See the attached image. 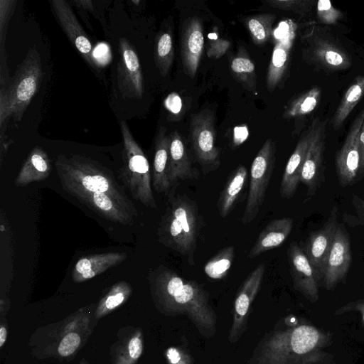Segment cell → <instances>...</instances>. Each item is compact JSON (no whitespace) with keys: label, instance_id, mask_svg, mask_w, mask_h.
Masks as SVG:
<instances>
[{"label":"cell","instance_id":"41","mask_svg":"<svg viewBox=\"0 0 364 364\" xmlns=\"http://www.w3.org/2000/svg\"><path fill=\"white\" fill-rule=\"evenodd\" d=\"M351 203L355 210L360 223L364 225V199L353 193L352 194Z\"/></svg>","mask_w":364,"mask_h":364},{"label":"cell","instance_id":"27","mask_svg":"<svg viewBox=\"0 0 364 364\" xmlns=\"http://www.w3.org/2000/svg\"><path fill=\"white\" fill-rule=\"evenodd\" d=\"M230 68L233 77L246 89L254 90L256 87V75L254 63L246 50L240 48L238 53L232 59Z\"/></svg>","mask_w":364,"mask_h":364},{"label":"cell","instance_id":"22","mask_svg":"<svg viewBox=\"0 0 364 364\" xmlns=\"http://www.w3.org/2000/svg\"><path fill=\"white\" fill-rule=\"evenodd\" d=\"M166 131L164 127H161L156 135L152 183L157 193L168 195L172 188L169 179L170 138Z\"/></svg>","mask_w":364,"mask_h":364},{"label":"cell","instance_id":"47","mask_svg":"<svg viewBox=\"0 0 364 364\" xmlns=\"http://www.w3.org/2000/svg\"><path fill=\"white\" fill-rule=\"evenodd\" d=\"M80 364H87L85 360H82Z\"/></svg>","mask_w":364,"mask_h":364},{"label":"cell","instance_id":"44","mask_svg":"<svg viewBox=\"0 0 364 364\" xmlns=\"http://www.w3.org/2000/svg\"><path fill=\"white\" fill-rule=\"evenodd\" d=\"M167 107L171 112L177 113L181 109V102L180 97L175 93L171 94L167 98Z\"/></svg>","mask_w":364,"mask_h":364},{"label":"cell","instance_id":"38","mask_svg":"<svg viewBox=\"0 0 364 364\" xmlns=\"http://www.w3.org/2000/svg\"><path fill=\"white\" fill-rule=\"evenodd\" d=\"M168 364H193L191 353L183 347L171 346L166 351Z\"/></svg>","mask_w":364,"mask_h":364},{"label":"cell","instance_id":"31","mask_svg":"<svg viewBox=\"0 0 364 364\" xmlns=\"http://www.w3.org/2000/svg\"><path fill=\"white\" fill-rule=\"evenodd\" d=\"M314 54L319 61L331 68L346 69L350 64L343 51L328 42H318L314 48Z\"/></svg>","mask_w":364,"mask_h":364},{"label":"cell","instance_id":"21","mask_svg":"<svg viewBox=\"0 0 364 364\" xmlns=\"http://www.w3.org/2000/svg\"><path fill=\"white\" fill-rule=\"evenodd\" d=\"M296 26L291 21L287 32L275 43L267 76V87L272 92L282 80L288 65L290 49L292 46Z\"/></svg>","mask_w":364,"mask_h":364},{"label":"cell","instance_id":"13","mask_svg":"<svg viewBox=\"0 0 364 364\" xmlns=\"http://www.w3.org/2000/svg\"><path fill=\"white\" fill-rule=\"evenodd\" d=\"M338 208L334 205L324 225L309 235L304 249L318 282L323 281L326 259L337 230Z\"/></svg>","mask_w":364,"mask_h":364},{"label":"cell","instance_id":"18","mask_svg":"<svg viewBox=\"0 0 364 364\" xmlns=\"http://www.w3.org/2000/svg\"><path fill=\"white\" fill-rule=\"evenodd\" d=\"M318 125L315 123L299 140L290 156L282 178L279 192L282 198H290L296 191L300 182L302 166L309 146L317 132Z\"/></svg>","mask_w":364,"mask_h":364},{"label":"cell","instance_id":"36","mask_svg":"<svg viewBox=\"0 0 364 364\" xmlns=\"http://www.w3.org/2000/svg\"><path fill=\"white\" fill-rule=\"evenodd\" d=\"M16 1H0V46L1 50H4L5 38L9 20L15 7Z\"/></svg>","mask_w":364,"mask_h":364},{"label":"cell","instance_id":"11","mask_svg":"<svg viewBox=\"0 0 364 364\" xmlns=\"http://www.w3.org/2000/svg\"><path fill=\"white\" fill-rule=\"evenodd\" d=\"M265 272V265L259 264L247 277L236 295L234 302L232 324L230 328L228 341L237 342L247 327L250 309L259 292Z\"/></svg>","mask_w":364,"mask_h":364},{"label":"cell","instance_id":"14","mask_svg":"<svg viewBox=\"0 0 364 364\" xmlns=\"http://www.w3.org/2000/svg\"><path fill=\"white\" fill-rule=\"evenodd\" d=\"M52 13L68 40L92 66L95 65L92 45L70 5L65 0H50Z\"/></svg>","mask_w":364,"mask_h":364},{"label":"cell","instance_id":"1","mask_svg":"<svg viewBox=\"0 0 364 364\" xmlns=\"http://www.w3.org/2000/svg\"><path fill=\"white\" fill-rule=\"evenodd\" d=\"M149 280L153 299L162 314L186 315L203 336L215 334L217 316L210 305L208 293L198 283L163 264L150 271Z\"/></svg>","mask_w":364,"mask_h":364},{"label":"cell","instance_id":"24","mask_svg":"<svg viewBox=\"0 0 364 364\" xmlns=\"http://www.w3.org/2000/svg\"><path fill=\"white\" fill-rule=\"evenodd\" d=\"M52 171V164L47 152L41 146L32 149L23 164L14 183L17 187L46 180Z\"/></svg>","mask_w":364,"mask_h":364},{"label":"cell","instance_id":"4","mask_svg":"<svg viewBox=\"0 0 364 364\" xmlns=\"http://www.w3.org/2000/svg\"><path fill=\"white\" fill-rule=\"evenodd\" d=\"M171 196L158 228L159 241L194 264V254L201 228L196 203L186 195Z\"/></svg>","mask_w":364,"mask_h":364},{"label":"cell","instance_id":"26","mask_svg":"<svg viewBox=\"0 0 364 364\" xmlns=\"http://www.w3.org/2000/svg\"><path fill=\"white\" fill-rule=\"evenodd\" d=\"M364 94V77H357L346 92L332 119L333 127L338 129Z\"/></svg>","mask_w":364,"mask_h":364},{"label":"cell","instance_id":"32","mask_svg":"<svg viewBox=\"0 0 364 364\" xmlns=\"http://www.w3.org/2000/svg\"><path fill=\"white\" fill-rule=\"evenodd\" d=\"M234 256L233 246L223 248L205 264L204 267L205 274L213 279L224 278L232 266Z\"/></svg>","mask_w":364,"mask_h":364},{"label":"cell","instance_id":"3","mask_svg":"<svg viewBox=\"0 0 364 364\" xmlns=\"http://www.w3.org/2000/svg\"><path fill=\"white\" fill-rule=\"evenodd\" d=\"M321 338L307 324L274 330L258 345L249 364H310Z\"/></svg>","mask_w":364,"mask_h":364},{"label":"cell","instance_id":"6","mask_svg":"<svg viewBox=\"0 0 364 364\" xmlns=\"http://www.w3.org/2000/svg\"><path fill=\"white\" fill-rule=\"evenodd\" d=\"M119 125L123 139V164L119 178L134 200L147 207L156 208L149 161L134 139L127 123L122 121Z\"/></svg>","mask_w":364,"mask_h":364},{"label":"cell","instance_id":"33","mask_svg":"<svg viewBox=\"0 0 364 364\" xmlns=\"http://www.w3.org/2000/svg\"><path fill=\"white\" fill-rule=\"evenodd\" d=\"M321 90L314 87L294 99L285 109L283 117L291 118L303 116L312 112L320 98Z\"/></svg>","mask_w":364,"mask_h":364},{"label":"cell","instance_id":"30","mask_svg":"<svg viewBox=\"0 0 364 364\" xmlns=\"http://www.w3.org/2000/svg\"><path fill=\"white\" fill-rule=\"evenodd\" d=\"M275 18L276 15L272 14H257L245 18V23L255 44L262 45L269 40Z\"/></svg>","mask_w":364,"mask_h":364},{"label":"cell","instance_id":"12","mask_svg":"<svg viewBox=\"0 0 364 364\" xmlns=\"http://www.w3.org/2000/svg\"><path fill=\"white\" fill-rule=\"evenodd\" d=\"M351 260L349 234L343 224H338L326 259L322 281L327 290H332L346 280Z\"/></svg>","mask_w":364,"mask_h":364},{"label":"cell","instance_id":"5","mask_svg":"<svg viewBox=\"0 0 364 364\" xmlns=\"http://www.w3.org/2000/svg\"><path fill=\"white\" fill-rule=\"evenodd\" d=\"M43 77L42 62L36 46L31 48L8 86L0 90V125L12 117L20 121L36 95Z\"/></svg>","mask_w":364,"mask_h":364},{"label":"cell","instance_id":"8","mask_svg":"<svg viewBox=\"0 0 364 364\" xmlns=\"http://www.w3.org/2000/svg\"><path fill=\"white\" fill-rule=\"evenodd\" d=\"M193 150L204 173L219 168L220 151L215 146V117L208 109L194 114L191 122Z\"/></svg>","mask_w":364,"mask_h":364},{"label":"cell","instance_id":"35","mask_svg":"<svg viewBox=\"0 0 364 364\" xmlns=\"http://www.w3.org/2000/svg\"><path fill=\"white\" fill-rule=\"evenodd\" d=\"M317 14L321 23L334 24L342 17V13L334 8L328 0H319L317 3Z\"/></svg>","mask_w":364,"mask_h":364},{"label":"cell","instance_id":"7","mask_svg":"<svg viewBox=\"0 0 364 364\" xmlns=\"http://www.w3.org/2000/svg\"><path fill=\"white\" fill-rule=\"evenodd\" d=\"M275 151L274 142L268 139L252 163L247 198L241 218L245 225L255 220L263 204L275 163Z\"/></svg>","mask_w":364,"mask_h":364},{"label":"cell","instance_id":"29","mask_svg":"<svg viewBox=\"0 0 364 364\" xmlns=\"http://www.w3.org/2000/svg\"><path fill=\"white\" fill-rule=\"evenodd\" d=\"M132 292V288L127 282H117L100 300L95 311V318H100L121 306L127 300Z\"/></svg>","mask_w":364,"mask_h":364},{"label":"cell","instance_id":"43","mask_svg":"<svg viewBox=\"0 0 364 364\" xmlns=\"http://www.w3.org/2000/svg\"><path fill=\"white\" fill-rule=\"evenodd\" d=\"M360 168L358 179L364 176V122L359 136Z\"/></svg>","mask_w":364,"mask_h":364},{"label":"cell","instance_id":"37","mask_svg":"<svg viewBox=\"0 0 364 364\" xmlns=\"http://www.w3.org/2000/svg\"><path fill=\"white\" fill-rule=\"evenodd\" d=\"M270 6L285 11H291L300 14L305 13L309 9V1L301 0H267Z\"/></svg>","mask_w":364,"mask_h":364},{"label":"cell","instance_id":"45","mask_svg":"<svg viewBox=\"0 0 364 364\" xmlns=\"http://www.w3.org/2000/svg\"><path fill=\"white\" fill-rule=\"evenodd\" d=\"M77 6L83 8L84 9H92V1L90 0H75L73 1Z\"/></svg>","mask_w":364,"mask_h":364},{"label":"cell","instance_id":"42","mask_svg":"<svg viewBox=\"0 0 364 364\" xmlns=\"http://www.w3.org/2000/svg\"><path fill=\"white\" fill-rule=\"evenodd\" d=\"M350 311H360L362 315L363 321H364V300L350 302L337 310L336 313L342 314Z\"/></svg>","mask_w":364,"mask_h":364},{"label":"cell","instance_id":"17","mask_svg":"<svg viewBox=\"0 0 364 364\" xmlns=\"http://www.w3.org/2000/svg\"><path fill=\"white\" fill-rule=\"evenodd\" d=\"M287 255L294 288L310 301L316 302L318 299V284L304 250L292 242L287 250Z\"/></svg>","mask_w":364,"mask_h":364},{"label":"cell","instance_id":"40","mask_svg":"<svg viewBox=\"0 0 364 364\" xmlns=\"http://www.w3.org/2000/svg\"><path fill=\"white\" fill-rule=\"evenodd\" d=\"M230 46V43L220 38L213 36L210 38L209 49L207 54L210 58H220L222 56Z\"/></svg>","mask_w":364,"mask_h":364},{"label":"cell","instance_id":"9","mask_svg":"<svg viewBox=\"0 0 364 364\" xmlns=\"http://www.w3.org/2000/svg\"><path fill=\"white\" fill-rule=\"evenodd\" d=\"M119 58L117 68V82L124 99H140L144 92V82L138 55L126 38L119 41Z\"/></svg>","mask_w":364,"mask_h":364},{"label":"cell","instance_id":"10","mask_svg":"<svg viewBox=\"0 0 364 364\" xmlns=\"http://www.w3.org/2000/svg\"><path fill=\"white\" fill-rule=\"evenodd\" d=\"M364 122V109L351 125L341 149L335 157V167L341 187L352 186L358 181L360 168L359 136Z\"/></svg>","mask_w":364,"mask_h":364},{"label":"cell","instance_id":"16","mask_svg":"<svg viewBox=\"0 0 364 364\" xmlns=\"http://www.w3.org/2000/svg\"><path fill=\"white\" fill-rule=\"evenodd\" d=\"M204 48L203 23L193 16L183 23L181 35V56L184 72L191 78L197 73Z\"/></svg>","mask_w":364,"mask_h":364},{"label":"cell","instance_id":"23","mask_svg":"<svg viewBox=\"0 0 364 364\" xmlns=\"http://www.w3.org/2000/svg\"><path fill=\"white\" fill-rule=\"evenodd\" d=\"M293 228V219L289 217L277 218L269 222L259 234L247 257L254 259L277 248L289 237Z\"/></svg>","mask_w":364,"mask_h":364},{"label":"cell","instance_id":"34","mask_svg":"<svg viewBox=\"0 0 364 364\" xmlns=\"http://www.w3.org/2000/svg\"><path fill=\"white\" fill-rule=\"evenodd\" d=\"M143 352L141 331H136L118 356L115 364H134Z\"/></svg>","mask_w":364,"mask_h":364},{"label":"cell","instance_id":"25","mask_svg":"<svg viewBox=\"0 0 364 364\" xmlns=\"http://www.w3.org/2000/svg\"><path fill=\"white\" fill-rule=\"evenodd\" d=\"M247 170L243 165L238 166L228 176L217 204L222 218L228 216L233 210L247 182Z\"/></svg>","mask_w":364,"mask_h":364},{"label":"cell","instance_id":"15","mask_svg":"<svg viewBox=\"0 0 364 364\" xmlns=\"http://www.w3.org/2000/svg\"><path fill=\"white\" fill-rule=\"evenodd\" d=\"M325 124H319L309 146L300 176V182L306 187V200L314 196L325 181L323 154L325 149Z\"/></svg>","mask_w":364,"mask_h":364},{"label":"cell","instance_id":"20","mask_svg":"<svg viewBox=\"0 0 364 364\" xmlns=\"http://www.w3.org/2000/svg\"><path fill=\"white\" fill-rule=\"evenodd\" d=\"M169 138V179L173 188L179 181L197 178L198 172L192 166L181 135L175 130Z\"/></svg>","mask_w":364,"mask_h":364},{"label":"cell","instance_id":"46","mask_svg":"<svg viewBox=\"0 0 364 364\" xmlns=\"http://www.w3.org/2000/svg\"><path fill=\"white\" fill-rule=\"evenodd\" d=\"M6 337H7V329L4 325H1V326L0 328V348H2L4 343L6 342Z\"/></svg>","mask_w":364,"mask_h":364},{"label":"cell","instance_id":"2","mask_svg":"<svg viewBox=\"0 0 364 364\" xmlns=\"http://www.w3.org/2000/svg\"><path fill=\"white\" fill-rule=\"evenodd\" d=\"M62 187L77 198L90 194L112 196L134 217L137 210L113 174L99 163L79 155H59L55 163Z\"/></svg>","mask_w":364,"mask_h":364},{"label":"cell","instance_id":"19","mask_svg":"<svg viewBox=\"0 0 364 364\" xmlns=\"http://www.w3.org/2000/svg\"><path fill=\"white\" fill-rule=\"evenodd\" d=\"M125 252H111L95 254L80 258L75 263L72 279L75 282H83L116 267L126 259Z\"/></svg>","mask_w":364,"mask_h":364},{"label":"cell","instance_id":"39","mask_svg":"<svg viewBox=\"0 0 364 364\" xmlns=\"http://www.w3.org/2000/svg\"><path fill=\"white\" fill-rule=\"evenodd\" d=\"M81 338L78 333L70 332L61 340L58 352L63 357L72 355L77 349L80 344Z\"/></svg>","mask_w":364,"mask_h":364},{"label":"cell","instance_id":"28","mask_svg":"<svg viewBox=\"0 0 364 364\" xmlns=\"http://www.w3.org/2000/svg\"><path fill=\"white\" fill-rule=\"evenodd\" d=\"M174 48L171 30L161 31L157 35L154 47L156 65L162 76H166L172 65Z\"/></svg>","mask_w":364,"mask_h":364}]
</instances>
